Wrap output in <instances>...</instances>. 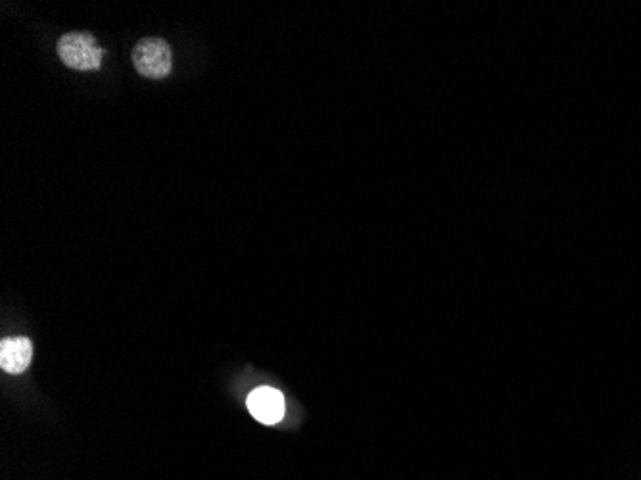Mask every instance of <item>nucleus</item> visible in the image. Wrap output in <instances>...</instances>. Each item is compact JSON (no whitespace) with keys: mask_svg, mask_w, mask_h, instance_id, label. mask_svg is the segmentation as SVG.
Masks as SVG:
<instances>
[{"mask_svg":"<svg viewBox=\"0 0 641 480\" xmlns=\"http://www.w3.org/2000/svg\"><path fill=\"white\" fill-rule=\"evenodd\" d=\"M58 56L72 70L91 72L100 68L104 50L91 33H66L58 41Z\"/></svg>","mask_w":641,"mask_h":480,"instance_id":"nucleus-1","label":"nucleus"},{"mask_svg":"<svg viewBox=\"0 0 641 480\" xmlns=\"http://www.w3.org/2000/svg\"><path fill=\"white\" fill-rule=\"evenodd\" d=\"M33 358V346L31 340L24 336H12L4 338L0 344V367L6 373L20 375L29 367Z\"/></svg>","mask_w":641,"mask_h":480,"instance_id":"nucleus-4","label":"nucleus"},{"mask_svg":"<svg viewBox=\"0 0 641 480\" xmlns=\"http://www.w3.org/2000/svg\"><path fill=\"white\" fill-rule=\"evenodd\" d=\"M133 64L144 77L162 79L169 75L173 66L171 48L164 39L158 37L143 39L133 48Z\"/></svg>","mask_w":641,"mask_h":480,"instance_id":"nucleus-2","label":"nucleus"},{"mask_svg":"<svg viewBox=\"0 0 641 480\" xmlns=\"http://www.w3.org/2000/svg\"><path fill=\"white\" fill-rule=\"evenodd\" d=\"M248 409L263 425H275L285 415V396L275 388L262 386L248 396Z\"/></svg>","mask_w":641,"mask_h":480,"instance_id":"nucleus-3","label":"nucleus"}]
</instances>
